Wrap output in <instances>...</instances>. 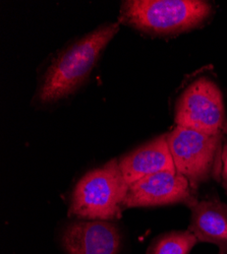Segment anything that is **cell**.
Instances as JSON below:
<instances>
[{
	"mask_svg": "<svg viewBox=\"0 0 227 254\" xmlns=\"http://www.w3.org/2000/svg\"><path fill=\"white\" fill-rule=\"evenodd\" d=\"M119 28L118 23L102 25L61 49L41 76L34 101L51 105L73 95L88 79Z\"/></svg>",
	"mask_w": 227,
	"mask_h": 254,
	"instance_id": "cell-1",
	"label": "cell"
},
{
	"mask_svg": "<svg viewBox=\"0 0 227 254\" xmlns=\"http://www.w3.org/2000/svg\"><path fill=\"white\" fill-rule=\"evenodd\" d=\"M213 12L201 0H129L120 7V22L154 36H172L203 25Z\"/></svg>",
	"mask_w": 227,
	"mask_h": 254,
	"instance_id": "cell-2",
	"label": "cell"
},
{
	"mask_svg": "<svg viewBox=\"0 0 227 254\" xmlns=\"http://www.w3.org/2000/svg\"><path fill=\"white\" fill-rule=\"evenodd\" d=\"M129 190L117 159L92 169L76 184L69 216L78 220L112 221L121 217Z\"/></svg>",
	"mask_w": 227,
	"mask_h": 254,
	"instance_id": "cell-3",
	"label": "cell"
},
{
	"mask_svg": "<svg viewBox=\"0 0 227 254\" xmlns=\"http://www.w3.org/2000/svg\"><path fill=\"white\" fill-rule=\"evenodd\" d=\"M174 121L178 126L223 135L227 131V118L218 84L207 76L192 81L176 101Z\"/></svg>",
	"mask_w": 227,
	"mask_h": 254,
	"instance_id": "cell-4",
	"label": "cell"
},
{
	"mask_svg": "<svg viewBox=\"0 0 227 254\" xmlns=\"http://www.w3.org/2000/svg\"><path fill=\"white\" fill-rule=\"evenodd\" d=\"M222 135L208 134L176 125L167 133L175 170L192 186L207 181L211 175Z\"/></svg>",
	"mask_w": 227,
	"mask_h": 254,
	"instance_id": "cell-5",
	"label": "cell"
},
{
	"mask_svg": "<svg viewBox=\"0 0 227 254\" xmlns=\"http://www.w3.org/2000/svg\"><path fill=\"white\" fill-rule=\"evenodd\" d=\"M195 200L189 180L176 171H163L129 185L123 207H148Z\"/></svg>",
	"mask_w": 227,
	"mask_h": 254,
	"instance_id": "cell-6",
	"label": "cell"
},
{
	"mask_svg": "<svg viewBox=\"0 0 227 254\" xmlns=\"http://www.w3.org/2000/svg\"><path fill=\"white\" fill-rule=\"evenodd\" d=\"M60 242L68 254H118L121 235L109 221L77 220L64 228Z\"/></svg>",
	"mask_w": 227,
	"mask_h": 254,
	"instance_id": "cell-7",
	"label": "cell"
},
{
	"mask_svg": "<svg viewBox=\"0 0 227 254\" xmlns=\"http://www.w3.org/2000/svg\"><path fill=\"white\" fill-rule=\"evenodd\" d=\"M119 168L130 185L143 177L163 171H176L170 154L167 134H163L140 145L122 156Z\"/></svg>",
	"mask_w": 227,
	"mask_h": 254,
	"instance_id": "cell-8",
	"label": "cell"
},
{
	"mask_svg": "<svg viewBox=\"0 0 227 254\" xmlns=\"http://www.w3.org/2000/svg\"><path fill=\"white\" fill-rule=\"evenodd\" d=\"M190 230L198 241L227 248V205L217 199L193 200Z\"/></svg>",
	"mask_w": 227,
	"mask_h": 254,
	"instance_id": "cell-9",
	"label": "cell"
},
{
	"mask_svg": "<svg viewBox=\"0 0 227 254\" xmlns=\"http://www.w3.org/2000/svg\"><path fill=\"white\" fill-rule=\"evenodd\" d=\"M197 242L191 231H174L156 238L147 254H189Z\"/></svg>",
	"mask_w": 227,
	"mask_h": 254,
	"instance_id": "cell-10",
	"label": "cell"
},
{
	"mask_svg": "<svg viewBox=\"0 0 227 254\" xmlns=\"http://www.w3.org/2000/svg\"><path fill=\"white\" fill-rule=\"evenodd\" d=\"M222 178L225 187L227 188V142L223 146L222 151Z\"/></svg>",
	"mask_w": 227,
	"mask_h": 254,
	"instance_id": "cell-11",
	"label": "cell"
}]
</instances>
